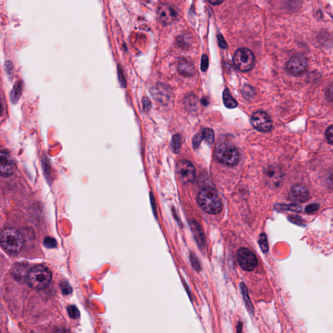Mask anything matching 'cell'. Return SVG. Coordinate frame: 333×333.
<instances>
[{
	"mask_svg": "<svg viewBox=\"0 0 333 333\" xmlns=\"http://www.w3.org/2000/svg\"><path fill=\"white\" fill-rule=\"evenodd\" d=\"M197 202L204 212L210 214H218L223 210L220 196L215 189L205 188L197 195Z\"/></svg>",
	"mask_w": 333,
	"mask_h": 333,
	"instance_id": "obj_1",
	"label": "cell"
},
{
	"mask_svg": "<svg viewBox=\"0 0 333 333\" xmlns=\"http://www.w3.org/2000/svg\"><path fill=\"white\" fill-rule=\"evenodd\" d=\"M0 243L4 251L9 254H17L22 251L25 240L21 233L13 228H6L2 230Z\"/></svg>",
	"mask_w": 333,
	"mask_h": 333,
	"instance_id": "obj_2",
	"label": "cell"
},
{
	"mask_svg": "<svg viewBox=\"0 0 333 333\" xmlns=\"http://www.w3.org/2000/svg\"><path fill=\"white\" fill-rule=\"evenodd\" d=\"M52 272L49 267L43 265L33 267L27 274V281L32 288L42 289L47 288L51 282Z\"/></svg>",
	"mask_w": 333,
	"mask_h": 333,
	"instance_id": "obj_3",
	"label": "cell"
},
{
	"mask_svg": "<svg viewBox=\"0 0 333 333\" xmlns=\"http://www.w3.org/2000/svg\"><path fill=\"white\" fill-rule=\"evenodd\" d=\"M215 155L221 164L230 167L238 164L240 158L238 149L231 143H227L217 145Z\"/></svg>",
	"mask_w": 333,
	"mask_h": 333,
	"instance_id": "obj_4",
	"label": "cell"
},
{
	"mask_svg": "<svg viewBox=\"0 0 333 333\" xmlns=\"http://www.w3.org/2000/svg\"><path fill=\"white\" fill-rule=\"evenodd\" d=\"M235 66L239 71L247 72L250 71L254 67L255 58L253 53L249 49H240L238 50L234 56Z\"/></svg>",
	"mask_w": 333,
	"mask_h": 333,
	"instance_id": "obj_5",
	"label": "cell"
},
{
	"mask_svg": "<svg viewBox=\"0 0 333 333\" xmlns=\"http://www.w3.org/2000/svg\"><path fill=\"white\" fill-rule=\"evenodd\" d=\"M237 258L243 270L251 271L257 266L258 260L255 254L247 248H240L237 252Z\"/></svg>",
	"mask_w": 333,
	"mask_h": 333,
	"instance_id": "obj_6",
	"label": "cell"
},
{
	"mask_svg": "<svg viewBox=\"0 0 333 333\" xmlns=\"http://www.w3.org/2000/svg\"><path fill=\"white\" fill-rule=\"evenodd\" d=\"M251 123L254 128L262 132H268L273 127L270 117L264 112L254 113L252 117Z\"/></svg>",
	"mask_w": 333,
	"mask_h": 333,
	"instance_id": "obj_7",
	"label": "cell"
},
{
	"mask_svg": "<svg viewBox=\"0 0 333 333\" xmlns=\"http://www.w3.org/2000/svg\"><path fill=\"white\" fill-rule=\"evenodd\" d=\"M307 63L306 59L301 55H295L290 58L286 65L287 71L293 76H300L306 71Z\"/></svg>",
	"mask_w": 333,
	"mask_h": 333,
	"instance_id": "obj_8",
	"label": "cell"
},
{
	"mask_svg": "<svg viewBox=\"0 0 333 333\" xmlns=\"http://www.w3.org/2000/svg\"><path fill=\"white\" fill-rule=\"evenodd\" d=\"M177 172L180 179L184 183H190L195 179V167L188 161L182 160L178 162Z\"/></svg>",
	"mask_w": 333,
	"mask_h": 333,
	"instance_id": "obj_9",
	"label": "cell"
},
{
	"mask_svg": "<svg viewBox=\"0 0 333 333\" xmlns=\"http://www.w3.org/2000/svg\"><path fill=\"white\" fill-rule=\"evenodd\" d=\"M15 165L12 156L6 151L1 152L0 158V173L2 177L8 178L15 173Z\"/></svg>",
	"mask_w": 333,
	"mask_h": 333,
	"instance_id": "obj_10",
	"label": "cell"
},
{
	"mask_svg": "<svg viewBox=\"0 0 333 333\" xmlns=\"http://www.w3.org/2000/svg\"><path fill=\"white\" fill-rule=\"evenodd\" d=\"M265 176L267 183L270 186H278L282 180V171L277 165H270L265 169Z\"/></svg>",
	"mask_w": 333,
	"mask_h": 333,
	"instance_id": "obj_11",
	"label": "cell"
},
{
	"mask_svg": "<svg viewBox=\"0 0 333 333\" xmlns=\"http://www.w3.org/2000/svg\"><path fill=\"white\" fill-rule=\"evenodd\" d=\"M309 193L307 189L304 187L297 185L293 186L289 192V199L293 202H303L307 201Z\"/></svg>",
	"mask_w": 333,
	"mask_h": 333,
	"instance_id": "obj_12",
	"label": "cell"
},
{
	"mask_svg": "<svg viewBox=\"0 0 333 333\" xmlns=\"http://www.w3.org/2000/svg\"><path fill=\"white\" fill-rule=\"evenodd\" d=\"M158 17L163 25H168L175 21L176 15L171 7L163 5L159 8Z\"/></svg>",
	"mask_w": 333,
	"mask_h": 333,
	"instance_id": "obj_13",
	"label": "cell"
},
{
	"mask_svg": "<svg viewBox=\"0 0 333 333\" xmlns=\"http://www.w3.org/2000/svg\"><path fill=\"white\" fill-rule=\"evenodd\" d=\"M178 70L179 73L184 76L189 77L195 75V69L194 65L190 60L187 59H181L178 63Z\"/></svg>",
	"mask_w": 333,
	"mask_h": 333,
	"instance_id": "obj_14",
	"label": "cell"
},
{
	"mask_svg": "<svg viewBox=\"0 0 333 333\" xmlns=\"http://www.w3.org/2000/svg\"><path fill=\"white\" fill-rule=\"evenodd\" d=\"M23 88L24 84L22 80H19L15 83L10 94V100L13 104H16L18 102L20 98L23 94Z\"/></svg>",
	"mask_w": 333,
	"mask_h": 333,
	"instance_id": "obj_15",
	"label": "cell"
},
{
	"mask_svg": "<svg viewBox=\"0 0 333 333\" xmlns=\"http://www.w3.org/2000/svg\"><path fill=\"white\" fill-rule=\"evenodd\" d=\"M223 102L226 108L233 109L238 106V103L235 101L231 95H230L229 91L228 89H225L223 94Z\"/></svg>",
	"mask_w": 333,
	"mask_h": 333,
	"instance_id": "obj_16",
	"label": "cell"
},
{
	"mask_svg": "<svg viewBox=\"0 0 333 333\" xmlns=\"http://www.w3.org/2000/svg\"><path fill=\"white\" fill-rule=\"evenodd\" d=\"M191 228H192V230L194 232L195 238L197 239L198 243L199 244L204 245V234L202 231L201 228H200V226L194 221L193 223H191Z\"/></svg>",
	"mask_w": 333,
	"mask_h": 333,
	"instance_id": "obj_17",
	"label": "cell"
},
{
	"mask_svg": "<svg viewBox=\"0 0 333 333\" xmlns=\"http://www.w3.org/2000/svg\"><path fill=\"white\" fill-rule=\"evenodd\" d=\"M42 166L45 175L47 179H51L52 177V169L49 158L47 156H43L42 157Z\"/></svg>",
	"mask_w": 333,
	"mask_h": 333,
	"instance_id": "obj_18",
	"label": "cell"
},
{
	"mask_svg": "<svg viewBox=\"0 0 333 333\" xmlns=\"http://www.w3.org/2000/svg\"><path fill=\"white\" fill-rule=\"evenodd\" d=\"M172 146H173V152L175 154H178L180 151V146H181V136L180 134H176L173 136Z\"/></svg>",
	"mask_w": 333,
	"mask_h": 333,
	"instance_id": "obj_19",
	"label": "cell"
},
{
	"mask_svg": "<svg viewBox=\"0 0 333 333\" xmlns=\"http://www.w3.org/2000/svg\"><path fill=\"white\" fill-rule=\"evenodd\" d=\"M202 135H203L204 139L206 141V143L208 144H212L214 140V131L210 128H206L202 132Z\"/></svg>",
	"mask_w": 333,
	"mask_h": 333,
	"instance_id": "obj_20",
	"label": "cell"
},
{
	"mask_svg": "<svg viewBox=\"0 0 333 333\" xmlns=\"http://www.w3.org/2000/svg\"><path fill=\"white\" fill-rule=\"evenodd\" d=\"M277 209L280 210H291L294 212H300L301 211V206L297 204H289V205H284V204H279L277 206Z\"/></svg>",
	"mask_w": 333,
	"mask_h": 333,
	"instance_id": "obj_21",
	"label": "cell"
},
{
	"mask_svg": "<svg viewBox=\"0 0 333 333\" xmlns=\"http://www.w3.org/2000/svg\"><path fill=\"white\" fill-rule=\"evenodd\" d=\"M240 288L241 289V291H242L243 297H244V299L247 304L248 308H249V310H251L252 309V304L251 302V300H250L249 294H248L247 289L246 288L245 285L243 283H241Z\"/></svg>",
	"mask_w": 333,
	"mask_h": 333,
	"instance_id": "obj_22",
	"label": "cell"
},
{
	"mask_svg": "<svg viewBox=\"0 0 333 333\" xmlns=\"http://www.w3.org/2000/svg\"><path fill=\"white\" fill-rule=\"evenodd\" d=\"M6 71L9 79L12 80L14 77L15 67L12 62H7L5 64Z\"/></svg>",
	"mask_w": 333,
	"mask_h": 333,
	"instance_id": "obj_23",
	"label": "cell"
},
{
	"mask_svg": "<svg viewBox=\"0 0 333 333\" xmlns=\"http://www.w3.org/2000/svg\"><path fill=\"white\" fill-rule=\"evenodd\" d=\"M259 244L263 251L265 252L268 251V243H267V237L265 233L261 234L260 238H259Z\"/></svg>",
	"mask_w": 333,
	"mask_h": 333,
	"instance_id": "obj_24",
	"label": "cell"
},
{
	"mask_svg": "<svg viewBox=\"0 0 333 333\" xmlns=\"http://www.w3.org/2000/svg\"><path fill=\"white\" fill-rule=\"evenodd\" d=\"M67 310H68L69 315L71 318L73 319L79 318L80 316V311L76 306H69L67 308Z\"/></svg>",
	"mask_w": 333,
	"mask_h": 333,
	"instance_id": "obj_25",
	"label": "cell"
},
{
	"mask_svg": "<svg viewBox=\"0 0 333 333\" xmlns=\"http://www.w3.org/2000/svg\"><path fill=\"white\" fill-rule=\"evenodd\" d=\"M44 245L46 247L49 248V249H54L57 247L58 243L55 239L52 238V237H46L44 239Z\"/></svg>",
	"mask_w": 333,
	"mask_h": 333,
	"instance_id": "obj_26",
	"label": "cell"
},
{
	"mask_svg": "<svg viewBox=\"0 0 333 333\" xmlns=\"http://www.w3.org/2000/svg\"><path fill=\"white\" fill-rule=\"evenodd\" d=\"M204 140L203 135L202 133H199L197 135H195L194 138L193 139V146L194 149H198L202 141Z\"/></svg>",
	"mask_w": 333,
	"mask_h": 333,
	"instance_id": "obj_27",
	"label": "cell"
},
{
	"mask_svg": "<svg viewBox=\"0 0 333 333\" xmlns=\"http://www.w3.org/2000/svg\"><path fill=\"white\" fill-rule=\"evenodd\" d=\"M117 73H118V79L120 85L123 88H125L126 87V81L125 75L123 72V70L121 68V67L118 66V69H117Z\"/></svg>",
	"mask_w": 333,
	"mask_h": 333,
	"instance_id": "obj_28",
	"label": "cell"
},
{
	"mask_svg": "<svg viewBox=\"0 0 333 333\" xmlns=\"http://www.w3.org/2000/svg\"><path fill=\"white\" fill-rule=\"evenodd\" d=\"M61 288H62L63 294L65 295H69L73 291L71 285L69 284V282L66 281H63L62 282V284H61Z\"/></svg>",
	"mask_w": 333,
	"mask_h": 333,
	"instance_id": "obj_29",
	"label": "cell"
},
{
	"mask_svg": "<svg viewBox=\"0 0 333 333\" xmlns=\"http://www.w3.org/2000/svg\"><path fill=\"white\" fill-rule=\"evenodd\" d=\"M152 104L149 98L147 97H143V108L145 112H148L151 110Z\"/></svg>",
	"mask_w": 333,
	"mask_h": 333,
	"instance_id": "obj_30",
	"label": "cell"
},
{
	"mask_svg": "<svg viewBox=\"0 0 333 333\" xmlns=\"http://www.w3.org/2000/svg\"><path fill=\"white\" fill-rule=\"evenodd\" d=\"M191 263H192L193 267H194L196 270L198 271H200V269H201V264H200L199 260H198L197 258L196 257L194 254H191Z\"/></svg>",
	"mask_w": 333,
	"mask_h": 333,
	"instance_id": "obj_31",
	"label": "cell"
},
{
	"mask_svg": "<svg viewBox=\"0 0 333 333\" xmlns=\"http://www.w3.org/2000/svg\"><path fill=\"white\" fill-rule=\"evenodd\" d=\"M319 207V206L317 204H309V205L306 206L305 212L308 213V214H312V213H314L318 210Z\"/></svg>",
	"mask_w": 333,
	"mask_h": 333,
	"instance_id": "obj_32",
	"label": "cell"
},
{
	"mask_svg": "<svg viewBox=\"0 0 333 333\" xmlns=\"http://www.w3.org/2000/svg\"><path fill=\"white\" fill-rule=\"evenodd\" d=\"M325 136L328 142L333 145V125L328 128L327 131H326Z\"/></svg>",
	"mask_w": 333,
	"mask_h": 333,
	"instance_id": "obj_33",
	"label": "cell"
},
{
	"mask_svg": "<svg viewBox=\"0 0 333 333\" xmlns=\"http://www.w3.org/2000/svg\"><path fill=\"white\" fill-rule=\"evenodd\" d=\"M243 95L247 97H251L253 95L254 91L250 86H245L243 89L242 91Z\"/></svg>",
	"mask_w": 333,
	"mask_h": 333,
	"instance_id": "obj_34",
	"label": "cell"
},
{
	"mask_svg": "<svg viewBox=\"0 0 333 333\" xmlns=\"http://www.w3.org/2000/svg\"><path fill=\"white\" fill-rule=\"evenodd\" d=\"M208 58L206 56H202L201 62V69L202 71H206L208 68Z\"/></svg>",
	"mask_w": 333,
	"mask_h": 333,
	"instance_id": "obj_35",
	"label": "cell"
},
{
	"mask_svg": "<svg viewBox=\"0 0 333 333\" xmlns=\"http://www.w3.org/2000/svg\"><path fill=\"white\" fill-rule=\"evenodd\" d=\"M218 41H219V46H220L221 48H223V49H225V48L227 47V45H226V43H225V40H224L223 37L219 36Z\"/></svg>",
	"mask_w": 333,
	"mask_h": 333,
	"instance_id": "obj_36",
	"label": "cell"
},
{
	"mask_svg": "<svg viewBox=\"0 0 333 333\" xmlns=\"http://www.w3.org/2000/svg\"><path fill=\"white\" fill-rule=\"evenodd\" d=\"M224 0H208L209 3L212 4V5H219Z\"/></svg>",
	"mask_w": 333,
	"mask_h": 333,
	"instance_id": "obj_37",
	"label": "cell"
},
{
	"mask_svg": "<svg viewBox=\"0 0 333 333\" xmlns=\"http://www.w3.org/2000/svg\"><path fill=\"white\" fill-rule=\"evenodd\" d=\"M289 219H290V221L291 222H293V223H294L295 224H297V225H299V224H301L302 222L299 220V219H297V217H289Z\"/></svg>",
	"mask_w": 333,
	"mask_h": 333,
	"instance_id": "obj_38",
	"label": "cell"
},
{
	"mask_svg": "<svg viewBox=\"0 0 333 333\" xmlns=\"http://www.w3.org/2000/svg\"><path fill=\"white\" fill-rule=\"evenodd\" d=\"M202 104H204V106L208 105V101L206 98H203V99H202Z\"/></svg>",
	"mask_w": 333,
	"mask_h": 333,
	"instance_id": "obj_39",
	"label": "cell"
}]
</instances>
